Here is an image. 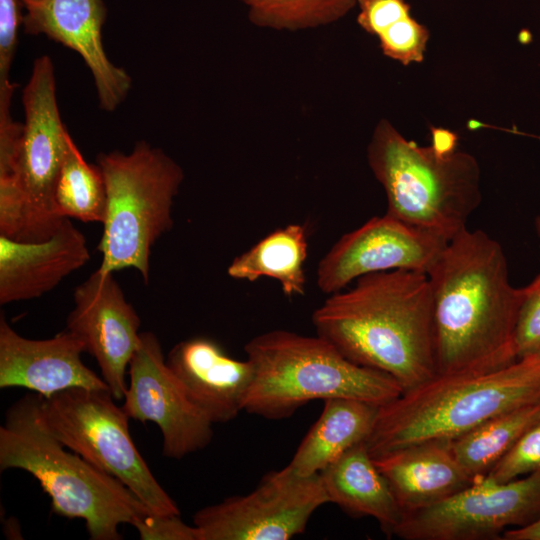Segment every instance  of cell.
<instances>
[{
  "instance_id": "23",
  "label": "cell",
  "mask_w": 540,
  "mask_h": 540,
  "mask_svg": "<svg viewBox=\"0 0 540 540\" xmlns=\"http://www.w3.org/2000/svg\"><path fill=\"white\" fill-rule=\"evenodd\" d=\"M540 420V403L495 416L451 440L453 453L473 478L484 477L519 437Z\"/></svg>"
},
{
  "instance_id": "3",
  "label": "cell",
  "mask_w": 540,
  "mask_h": 540,
  "mask_svg": "<svg viewBox=\"0 0 540 540\" xmlns=\"http://www.w3.org/2000/svg\"><path fill=\"white\" fill-rule=\"evenodd\" d=\"M540 403V353L497 369L436 374L379 407L365 441L372 457L455 439L485 421Z\"/></svg>"
},
{
  "instance_id": "11",
  "label": "cell",
  "mask_w": 540,
  "mask_h": 540,
  "mask_svg": "<svg viewBox=\"0 0 540 540\" xmlns=\"http://www.w3.org/2000/svg\"><path fill=\"white\" fill-rule=\"evenodd\" d=\"M327 503L320 474L299 476L284 467L266 473L252 492L197 511L193 523L200 540H288Z\"/></svg>"
},
{
  "instance_id": "8",
  "label": "cell",
  "mask_w": 540,
  "mask_h": 540,
  "mask_svg": "<svg viewBox=\"0 0 540 540\" xmlns=\"http://www.w3.org/2000/svg\"><path fill=\"white\" fill-rule=\"evenodd\" d=\"M97 165L107 196L98 269L115 273L134 268L148 284L151 248L173 226L172 206L183 169L146 141L137 142L129 153H101Z\"/></svg>"
},
{
  "instance_id": "1",
  "label": "cell",
  "mask_w": 540,
  "mask_h": 540,
  "mask_svg": "<svg viewBox=\"0 0 540 540\" xmlns=\"http://www.w3.org/2000/svg\"><path fill=\"white\" fill-rule=\"evenodd\" d=\"M427 276L437 374L489 371L518 359L521 288L509 281L498 241L465 228L448 241Z\"/></svg>"
},
{
  "instance_id": "15",
  "label": "cell",
  "mask_w": 540,
  "mask_h": 540,
  "mask_svg": "<svg viewBox=\"0 0 540 540\" xmlns=\"http://www.w3.org/2000/svg\"><path fill=\"white\" fill-rule=\"evenodd\" d=\"M26 34L45 35L77 52L89 68L101 109L114 111L132 85L130 75L107 57L102 28L107 17L103 0H19Z\"/></svg>"
},
{
  "instance_id": "19",
  "label": "cell",
  "mask_w": 540,
  "mask_h": 540,
  "mask_svg": "<svg viewBox=\"0 0 540 540\" xmlns=\"http://www.w3.org/2000/svg\"><path fill=\"white\" fill-rule=\"evenodd\" d=\"M403 514L425 508L470 486L451 440H430L373 457Z\"/></svg>"
},
{
  "instance_id": "34",
  "label": "cell",
  "mask_w": 540,
  "mask_h": 540,
  "mask_svg": "<svg viewBox=\"0 0 540 540\" xmlns=\"http://www.w3.org/2000/svg\"><path fill=\"white\" fill-rule=\"evenodd\" d=\"M535 229H536L537 235L540 238V216H537L535 219Z\"/></svg>"
},
{
  "instance_id": "2",
  "label": "cell",
  "mask_w": 540,
  "mask_h": 540,
  "mask_svg": "<svg viewBox=\"0 0 540 540\" xmlns=\"http://www.w3.org/2000/svg\"><path fill=\"white\" fill-rule=\"evenodd\" d=\"M312 322L347 359L390 375L404 390L437 374L426 273L395 269L361 276L348 291L330 294Z\"/></svg>"
},
{
  "instance_id": "33",
  "label": "cell",
  "mask_w": 540,
  "mask_h": 540,
  "mask_svg": "<svg viewBox=\"0 0 540 540\" xmlns=\"http://www.w3.org/2000/svg\"><path fill=\"white\" fill-rule=\"evenodd\" d=\"M431 141V145L440 150L457 148V135L448 129L431 128Z\"/></svg>"
},
{
  "instance_id": "18",
  "label": "cell",
  "mask_w": 540,
  "mask_h": 540,
  "mask_svg": "<svg viewBox=\"0 0 540 540\" xmlns=\"http://www.w3.org/2000/svg\"><path fill=\"white\" fill-rule=\"evenodd\" d=\"M90 258L85 236L70 218L42 242L0 235V304L38 298L55 288Z\"/></svg>"
},
{
  "instance_id": "30",
  "label": "cell",
  "mask_w": 540,
  "mask_h": 540,
  "mask_svg": "<svg viewBox=\"0 0 540 540\" xmlns=\"http://www.w3.org/2000/svg\"><path fill=\"white\" fill-rule=\"evenodd\" d=\"M142 540H200L196 526H189L180 514H156L148 512L132 524Z\"/></svg>"
},
{
  "instance_id": "16",
  "label": "cell",
  "mask_w": 540,
  "mask_h": 540,
  "mask_svg": "<svg viewBox=\"0 0 540 540\" xmlns=\"http://www.w3.org/2000/svg\"><path fill=\"white\" fill-rule=\"evenodd\" d=\"M83 352V343L67 330L50 339H28L2 316L0 388L23 387L43 397L73 387L110 391L104 379L82 362Z\"/></svg>"
},
{
  "instance_id": "24",
  "label": "cell",
  "mask_w": 540,
  "mask_h": 540,
  "mask_svg": "<svg viewBox=\"0 0 540 540\" xmlns=\"http://www.w3.org/2000/svg\"><path fill=\"white\" fill-rule=\"evenodd\" d=\"M106 185L98 165L89 164L69 136L55 185L54 202L63 218L102 223L106 215Z\"/></svg>"
},
{
  "instance_id": "7",
  "label": "cell",
  "mask_w": 540,
  "mask_h": 540,
  "mask_svg": "<svg viewBox=\"0 0 540 540\" xmlns=\"http://www.w3.org/2000/svg\"><path fill=\"white\" fill-rule=\"evenodd\" d=\"M22 104L21 138L0 143V235L42 242L65 219L56 209L54 192L70 136L61 121L49 56L34 60Z\"/></svg>"
},
{
  "instance_id": "13",
  "label": "cell",
  "mask_w": 540,
  "mask_h": 540,
  "mask_svg": "<svg viewBox=\"0 0 540 540\" xmlns=\"http://www.w3.org/2000/svg\"><path fill=\"white\" fill-rule=\"evenodd\" d=\"M448 241L388 213L344 234L317 267L325 294L341 291L361 276L407 269L428 273Z\"/></svg>"
},
{
  "instance_id": "35",
  "label": "cell",
  "mask_w": 540,
  "mask_h": 540,
  "mask_svg": "<svg viewBox=\"0 0 540 540\" xmlns=\"http://www.w3.org/2000/svg\"><path fill=\"white\" fill-rule=\"evenodd\" d=\"M538 353H540V349H539Z\"/></svg>"
},
{
  "instance_id": "22",
  "label": "cell",
  "mask_w": 540,
  "mask_h": 540,
  "mask_svg": "<svg viewBox=\"0 0 540 540\" xmlns=\"http://www.w3.org/2000/svg\"><path fill=\"white\" fill-rule=\"evenodd\" d=\"M307 237L300 224H289L271 232L237 256L227 269L234 279L254 282L260 277L277 280L287 296L305 293L304 263Z\"/></svg>"
},
{
  "instance_id": "4",
  "label": "cell",
  "mask_w": 540,
  "mask_h": 540,
  "mask_svg": "<svg viewBox=\"0 0 540 540\" xmlns=\"http://www.w3.org/2000/svg\"><path fill=\"white\" fill-rule=\"evenodd\" d=\"M40 394L29 393L6 412L0 427V470L21 469L40 483L59 516L84 520L92 540H119L121 524L151 512L122 482L76 452L48 429Z\"/></svg>"
},
{
  "instance_id": "12",
  "label": "cell",
  "mask_w": 540,
  "mask_h": 540,
  "mask_svg": "<svg viewBox=\"0 0 540 540\" xmlns=\"http://www.w3.org/2000/svg\"><path fill=\"white\" fill-rule=\"evenodd\" d=\"M128 375L122 408L129 418L159 427L165 457L181 459L210 443L213 423L189 400L154 333L141 332Z\"/></svg>"
},
{
  "instance_id": "10",
  "label": "cell",
  "mask_w": 540,
  "mask_h": 540,
  "mask_svg": "<svg viewBox=\"0 0 540 540\" xmlns=\"http://www.w3.org/2000/svg\"><path fill=\"white\" fill-rule=\"evenodd\" d=\"M540 518V471L508 482L485 477L451 497L407 512L392 536L404 540L497 539Z\"/></svg>"
},
{
  "instance_id": "32",
  "label": "cell",
  "mask_w": 540,
  "mask_h": 540,
  "mask_svg": "<svg viewBox=\"0 0 540 540\" xmlns=\"http://www.w3.org/2000/svg\"><path fill=\"white\" fill-rule=\"evenodd\" d=\"M502 539L540 540V518L529 525L506 530L502 535Z\"/></svg>"
},
{
  "instance_id": "6",
  "label": "cell",
  "mask_w": 540,
  "mask_h": 540,
  "mask_svg": "<svg viewBox=\"0 0 540 540\" xmlns=\"http://www.w3.org/2000/svg\"><path fill=\"white\" fill-rule=\"evenodd\" d=\"M367 160L385 191L386 213L447 241L467 228L481 204V170L473 155L419 146L386 119L373 130Z\"/></svg>"
},
{
  "instance_id": "28",
  "label": "cell",
  "mask_w": 540,
  "mask_h": 540,
  "mask_svg": "<svg viewBox=\"0 0 540 540\" xmlns=\"http://www.w3.org/2000/svg\"><path fill=\"white\" fill-rule=\"evenodd\" d=\"M515 342L518 358L540 349V273L521 288Z\"/></svg>"
},
{
  "instance_id": "5",
  "label": "cell",
  "mask_w": 540,
  "mask_h": 540,
  "mask_svg": "<svg viewBox=\"0 0 540 540\" xmlns=\"http://www.w3.org/2000/svg\"><path fill=\"white\" fill-rule=\"evenodd\" d=\"M244 350L254 372L244 410L266 419L287 418L318 399L381 406L404 391L390 375L350 361L318 335L273 330L252 338Z\"/></svg>"
},
{
  "instance_id": "9",
  "label": "cell",
  "mask_w": 540,
  "mask_h": 540,
  "mask_svg": "<svg viewBox=\"0 0 540 540\" xmlns=\"http://www.w3.org/2000/svg\"><path fill=\"white\" fill-rule=\"evenodd\" d=\"M109 390L68 388L42 398L50 432L85 460L129 488L153 513L180 514L129 433V417Z\"/></svg>"
},
{
  "instance_id": "29",
  "label": "cell",
  "mask_w": 540,
  "mask_h": 540,
  "mask_svg": "<svg viewBox=\"0 0 540 540\" xmlns=\"http://www.w3.org/2000/svg\"><path fill=\"white\" fill-rule=\"evenodd\" d=\"M23 9L19 0H0V89L13 86L10 69L18 45V32L22 25Z\"/></svg>"
},
{
  "instance_id": "25",
  "label": "cell",
  "mask_w": 540,
  "mask_h": 540,
  "mask_svg": "<svg viewBox=\"0 0 540 540\" xmlns=\"http://www.w3.org/2000/svg\"><path fill=\"white\" fill-rule=\"evenodd\" d=\"M252 24L298 31L332 24L356 7V0H239Z\"/></svg>"
},
{
  "instance_id": "27",
  "label": "cell",
  "mask_w": 540,
  "mask_h": 540,
  "mask_svg": "<svg viewBox=\"0 0 540 540\" xmlns=\"http://www.w3.org/2000/svg\"><path fill=\"white\" fill-rule=\"evenodd\" d=\"M540 471V420L530 426L484 476L504 483Z\"/></svg>"
},
{
  "instance_id": "20",
  "label": "cell",
  "mask_w": 540,
  "mask_h": 540,
  "mask_svg": "<svg viewBox=\"0 0 540 540\" xmlns=\"http://www.w3.org/2000/svg\"><path fill=\"white\" fill-rule=\"evenodd\" d=\"M319 474L330 503L354 517L374 518L386 535H393L403 512L365 442L347 450Z\"/></svg>"
},
{
  "instance_id": "26",
  "label": "cell",
  "mask_w": 540,
  "mask_h": 540,
  "mask_svg": "<svg viewBox=\"0 0 540 540\" xmlns=\"http://www.w3.org/2000/svg\"><path fill=\"white\" fill-rule=\"evenodd\" d=\"M377 38L386 57L408 66L424 60L430 32L409 14L392 24Z\"/></svg>"
},
{
  "instance_id": "14",
  "label": "cell",
  "mask_w": 540,
  "mask_h": 540,
  "mask_svg": "<svg viewBox=\"0 0 540 540\" xmlns=\"http://www.w3.org/2000/svg\"><path fill=\"white\" fill-rule=\"evenodd\" d=\"M66 330L84 345L100 367L116 400L124 399L127 369L140 342V318L114 277L97 269L73 293Z\"/></svg>"
},
{
  "instance_id": "17",
  "label": "cell",
  "mask_w": 540,
  "mask_h": 540,
  "mask_svg": "<svg viewBox=\"0 0 540 540\" xmlns=\"http://www.w3.org/2000/svg\"><path fill=\"white\" fill-rule=\"evenodd\" d=\"M166 362L189 400L213 424L244 410L254 374L248 359H234L215 341L198 337L176 344Z\"/></svg>"
},
{
  "instance_id": "31",
  "label": "cell",
  "mask_w": 540,
  "mask_h": 540,
  "mask_svg": "<svg viewBox=\"0 0 540 540\" xmlns=\"http://www.w3.org/2000/svg\"><path fill=\"white\" fill-rule=\"evenodd\" d=\"M357 24L368 34L378 36L392 24L411 14L406 0H356Z\"/></svg>"
},
{
  "instance_id": "21",
  "label": "cell",
  "mask_w": 540,
  "mask_h": 540,
  "mask_svg": "<svg viewBox=\"0 0 540 540\" xmlns=\"http://www.w3.org/2000/svg\"><path fill=\"white\" fill-rule=\"evenodd\" d=\"M378 405L330 398L285 467L299 476L319 474L353 446L365 442L373 430Z\"/></svg>"
}]
</instances>
